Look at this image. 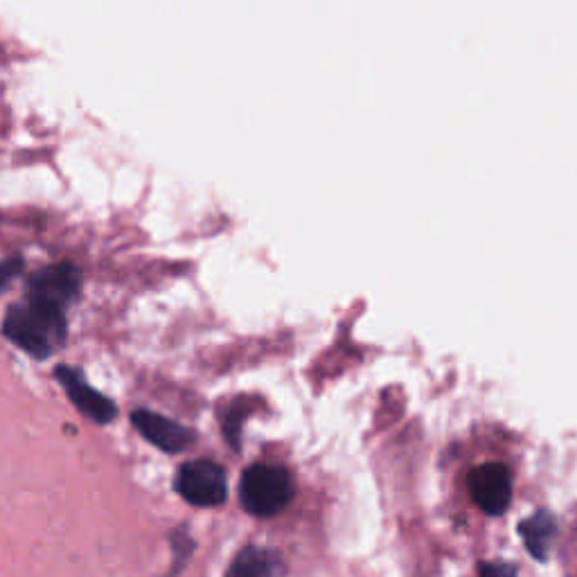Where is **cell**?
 <instances>
[{
  "label": "cell",
  "instance_id": "8992f818",
  "mask_svg": "<svg viewBox=\"0 0 577 577\" xmlns=\"http://www.w3.org/2000/svg\"><path fill=\"white\" fill-rule=\"evenodd\" d=\"M55 377L61 381L64 391L68 393L70 402L80 408V413H84L86 417H91L97 425H106L115 417V406L108 397H104L102 393L93 391L91 383L84 379L82 372H77L68 366H59Z\"/></svg>",
  "mask_w": 577,
  "mask_h": 577
},
{
  "label": "cell",
  "instance_id": "5b68a950",
  "mask_svg": "<svg viewBox=\"0 0 577 577\" xmlns=\"http://www.w3.org/2000/svg\"><path fill=\"white\" fill-rule=\"evenodd\" d=\"M470 492L474 504L492 515H504L512 498V476L501 463H485L470 474Z\"/></svg>",
  "mask_w": 577,
  "mask_h": 577
},
{
  "label": "cell",
  "instance_id": "277c9868",
  "mask_svg": "<svg viewBox=\"0 0 577 577\" xmlns=\"http://www.w3.org/2000/svg\"><path fill=\"white\" fill-rule=\"evenodd\" d=\"M82 276L77 272V266L68 262H59L53 266L42 268L30 278L27 285V300L55 307V310H66V304L74 300V296L80 293Z\"/></svg>",
  "mask_w": 577,
  "mask_h": 577
},
{
  "label": "cell",
  "instance_id": "ba28073f",
  "mask_svg": "<svg viewBox=\"0 0 577 577\" xmlns=\"http://www.w3.org/2000/svg\"><path fill=\"white\" fill-rule=\"evenodd\" d=\"M280 575H282L280 555L255 546L244 549L226 573V577H280Z\"/></svg>",
  "mask_w": 577,
  "mask_h": 577
},
{
  "label": "cell",
  "instance_id": "30bf717a",
  "mask_svg": "<svg viewBox=\"0 0 577 577\" xmlns=\"http://www.w3.org/2000/svg\"><path fill=\"white\" fill-rule=\"evenodd\" d=\"M481 577H519L512 564L506 562H489L483 566Z\"/></svg>",
  "mask_w": 577,
  "mask_h": 577
},
{
  "label": "cell",
  "instance_id": "7a4b0ae2",
  "mask_svg": "<svg viewBox=\"0 0 577 577\" xmlns=\"http://www.w3.org/2000/svg\"><path fill=\"white\" fill-rule=\"evenodd\" d=\"M242 506L255 517H274L293 498V481L282 468L253 465L242 476Z\"/></svg>",
  "mask_w": 577,
  "mask_h": 577
},
{
  "label": "cell",
  "instance_id": "9c48e42d",
  "mask_svg": "<svg viewBox=\"0 0 577 577\" xmlns=\"http://www.w3.org/2000/svg\"><path fill=\"white\" fill-rule=\"evenodd\" d=\"M521 536L532 557L546 559L557 540V523L549 512H534L521 523Z\"/></svg>",
  "mask_w": 577,
  "mask_h": 577
},
{
  "label": "cell",
  "instance_id": "52a82bcc",
  "mask_svg": "<svg viewBox=\"0 0 577 577\" xmlns=\"http://www.w3.org/2000/svg\"><path fill=\"white\" fill-rule=\"evenodd\" d=\"M131 422L136 431L149 440L153 447H159L168 453H181L185 451L192 440H195V434L189 429H185L183 425L174 419H168L159 413H151V411H136L131 415Z\"/></svg>",
  "mask_w": 577,
  "mask_h": 577
},
{
  "label": "cell",
  "instance_id": "6da1fadb",
  "mask_svg": "<svg viewBox=\"0 0 577 577\" xmlns=\"http://www.w3.org/2000/svg\"><path fill=\"white\" fill-rule=\"evenodd\" d=\"M5 336L21 350L34 357H50L66 338V319L61 310L27 300L8 312Z\"/></svg>",
  "mask_w": 577,
  "mask_h": 577
},
{
  "label": "cell",
  "instance_id": "8fae6325",
  "mask_svg": "<svg viewBox=\"0 0 577 577\" xmlns=\"http://www.w3.org/2000/svg\"><path fill=\"white\" fill-rule=\"evenodd\" d=\"M19 272H21V262L19 259H5L3 264H0V287H3L5 282H10Z\"/></svg>",
  "mask_w": 577,
  "mask_h": 577
},
{
  "label": "cell",
  "instance_id": "3957f363",
  "mask_svg": "<svg viewBox=\"0 0 577 577\" xmlns=\"http://www.w3.org/2000/svg\"><path fill=\"white\" fill-rule=\"evenodd\" d=\"M176 489L187 504L197 508L221 506L228 496L226 472L215 460L199 458L185 463L176 476Z\"/></svg>",
  "mask_w": 577,
  "mask_h": 577
}]
</instances>
